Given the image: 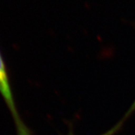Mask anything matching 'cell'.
Listing matches in <instances>:
<instances>
[{
    "mask_svg": "<svg viewBox=\"0 0 135 135\" xmlns=\"http://www.w3.org/2000/svg\"><path fill=\"white\" fill-rule=\"evenodd\" d=\"M0 94L4 99L6 104L8 108L9 111L13 117L18 135H31L28 128H27L23 121H22V119H21V117L17 108L13 91L11 89V83L9 80L8 73L1 52H0Z\"/></svg>",
    "mask_w": 135,
    "mask_h": 135,
    "instance_id": "6da1fadb",
    "label": "cell"
}]
</instances>
